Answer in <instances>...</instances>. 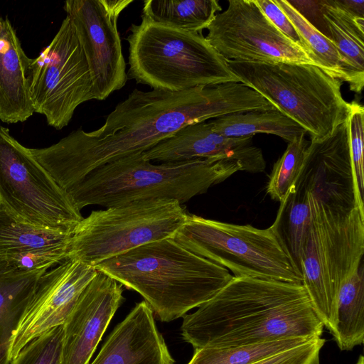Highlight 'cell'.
Listing matches in <instances>:
<instances>
[{
  "instance_id": "22",
  "label": "cell",
  "mask_w": 364,
  "mask_h": 364,
  "mask_svg": "<svg viewBox=\"0 0 364 364\" xmlns=\"http://www.w3.org/2000/svg\"><path fill=\"white\" fill-rule=\"evenodd\" d=\"M221 11L216 0H146L141 16L181 30L201 33Z\"/></svg>"
},
{
  "instance_id": "16",
  "label": "cell",
  "mask_w": 364,
  "mask_h": 364,
  "mask_svg": "<svg viewBox=\"0 0 364 364\" xmlns=\"http://www.w3.org/2000/svg\"><path fill=\"white\" fill-rule=\"evenodd\" d=\"M153 313L146 301L136 304L90 364H174Z\"/></svg>"
},
{
  "instance_id": "27",
  "label": "cell",
  "mask_w": 364,
  "mask_h": 364,
  "mask_svg": "<svg viewBox=\"0 0 364 364\" xmlns=\"http://www.w3.org/2000/svg\"><path fill=\"white\" fill-rule=\"evenodd\" d=\"M306 134L296 137L288 143L282 156L274 164L267 186L270 197L282 203L294 186L303 167L310 141Z\"/></svg>"
},
{
  "instance_id": "32",
  "label": "cell",
  "mask_w": 364,
  "mask_h": 364,
  "mask_svg": "<svg viewBox=\"0 0 364 364\" xmlns=\"http://www.w3.org/2000/svg\"><path fill=\"white\" fill-rule=\"evenodd\" d=\"M255 2L265 16L283 35L294 43L302 48L309 55L295 26L277 4L275 0H255Z\"/></svg>"
},
{
  "instance_id": "13",
  "label": "cell",
  "mask_w": 364,
  "mask_h": 364,
  "mask_svg": "<svg viewBox=\"0 0 364 364\" xmlns=\"http://www.w3.org/2000/svg\"><path fill=\"white\" fill-rule=\"evenodd\" d=\"M133 0H68L63 9L71 19L85 56L95 100H104L126 85L128 76L117 27Z\"/></svg>"
},
{
  "instance_id": "35",
  "label": "cell",
  "mask_w": 364,
  "mask_h": 364,
  "mask_svg": "<svg viewBox=\"0 0 364 364\" xmlns=\"http://www.w3.org/2000/svg\"><path fill=\"white\" fill-rule=\"evenodd\" d=\"M355 364H364V357L363 355L359 356L358 360Z\"/></svg>"
},
{
  "instance_id": "3",
  "label": "cell",
  "mask_w": 364,
  "mask_h": 364,
  "mask_svg": "<svg viewBox=\"0 0 364 364\" xmlns=\"http://www.w3.org/2000/svg\"><path fill=\"white\" fill-rule=\"evenodd\" d=\"M299 181L308 192L310 221L299 269L311 305L333 336L339 290L363 262L364 210L355 191L316 174Z\"/></svg>"
},
{
  "instance_id": "6",
  "label": "cell",
  "mask_w": 364,
  "mask_h": 364,
  "mask_svg": "<svg viewBox=\"0 0 364 364\" xmlns=\"http://www.w3.org/2000/svg\"><path fill=\"white\" fill-rule=\"evenodd\" d=\"M129 31L127 73L136 83L153 90L180 92L240 82L201 33L156 23L144 16Z\"/></svg>"
},
{
  "instance_id": "8",
  "label": "cell",
  "mask_w": 364,
  "mask_h": 364,
  "mask_svg": "<svg viewBox=\"0 0 364 364\" xmlns=\"http://www.w3.org/2000/svg\"><path fill=\"white\" fill-rule=\"evenodd\" d=\"M172 239L233 277L302 284L299 269L272 225L259 229L188 214Z\"/></svg>"
},
{
  "instance_id": "9",
  "label": "cell",
  "mask_w": 364,
  "mask_h": 364,
  "mask_svg": "<svg viewBox=\"0 0 364 364\" xmlns=\"http://www.w3.org/2000/svg\"><path fill=\"white\" fill-rule=\"evenodd\" d=\"M188 215L178 201L164 199L93 210L73 231L68 259L95 267L138 247L172 238Z\"/></svg>"
},
{
  "instance_id": "26",
  "label": "cell",
  "mask_w": 364,
  "mask_h": 364,
  "mask_svg": "<svg viewBox=\"0 0 364 364\" xmlns=\"http://www.w3.org/2000/svg\"><path fill=\"white\" fill-rule=\"evenodd\" d=\"M301 37L311 58L328 75L347 82L342 60L333 43L306 20L287 0H275Z\"/></svg>"
},
{
  "instance_id": "2",
  "label": "cell",
  "mask_w": 364,
  "mask_h": 364,
  "mask_svg": "<svg viewBox=\"0 0 364 364\" xmlns=\"http://www.w3.org/2000/svg\"><path fill=\"white\" fill-rule=\"evenodd\" d=\"M183 338L195 350L291 337H321L323 325L302 284L233 277L193 314H185Z\"/></svg>"
},
{
  "instance_id": "23",
  "label": "cell",
  "mask_w": 364,
  "mask_h": 364,
  "mask_svg": "<svg viewBox=\"0 0 364 364\" xmlns=\"http://www.w3.org/2000/svg\"><path fill=\"white\" fill-rule=\"evenodd\" d=\"M363 272L362 262L339 290L333 338L341 350H352L364 341Z\"/></svg>"
},
{
  "instance_id": "18",
  "label": "cell",
  "mask_w": 364,
  "mask_h": 364,
  "mask_svg": "<svg viewBox=\"0 0 364 364\" xmlns=\"http://www.w3.org/2000/svg\"><path fill=\"white\" fill-rule=\"evenodd\" d=\"M31 61L8 17H0V120L3 122H23L34 113L28 78Z\"/></svg>"
},
{
  "instance_id": "31",
  "label": "cell",
  "mask_w": 364,
  "mask_h": 364,
  "mask_svg": "<svg viewBox=\"0 0 364 364\" xmlns=\"http://www.w3.org/2000/svg\"><path fill=\"white\" fill-rule=\"evenodd\" d=\"M324 343L325 339L316 338L254 364H316Z\"/></svg>"
},
{
  "instance_id": "12",
  "label": "cell",
  "mask_w": 364,
  "mask_h": 364,
  "mask_svg": "<svg viewBox=\"0 0 364 364\" xmlns=\"http://www.w3.org/2000/svg\"><path fill=\"white\" fill-rule=\"evenodd\" d=\"M207 29L206 39L226 61L317 66L270 22L255 0H229L228 8L216 14Z\"/></svg>"
},
{
  "instance_id": "17",
  "label": "cell",
  "mask_w": 364,
  "mask_h": 364,
  "mask_svg": "<svg viewBox=\"0 0 364 364\" xmlns=\"http://www.w3.org/2000/svg\"><path fill=\"white\" fill-rule=\"evenodd\" d=\"M245 150L240 138L217 132L210 122L190 124L143 152L151 162L178 163L196 159L240 160Z\"/></svg>"
},
{
  "instance_id": "34",
  "label": "cell",
  "mask_w": 364,
  "mask_h": 364,
  "mask_svg": "<svg viewBox=\"0 0 364 364\" xmlns=\"http://www.w3.org/2000/svg\"><path fill=\"white\" fill-rule=\"evenodd\" d=\"M335 3L350 15L364 18V1L334 0Z\"/></svg>"
},
{
  "instance_id": "24",
  "label": "cell",
  "mask_w": 364,
  "mask_h": 364,
  "mask_svg": "<svg viewBox=\"0 0 364 364\" xmlns=\"http://www.w3.org/2000/svg\"><path fill=\"white\" fill-rule=\"evenodd\" d=\"M71 237L22 222L0 205V255L69 245Z\"/></svg>"
},
{
  "instance_id": "10",
  "label": "cell",
  "mask_w": 364,
  "mask_h": 364,
  "mask_svg": "<svg viewBox=\"0 0 364 364\" xmlns=\"http://www.w3.org/2000/svg\"><path fill=\"white\" fill-rule=\"evenodd\" d=\"M0 205L22 222L66 233L82 219L68 193L1 125Z\"/></svg>"
},
{
  "instance_id": "29",
  "label": "cell",
  "mask_w": 364,
  "mask_h": 364,
  "mask_svg": "<svg viewBox=\"0 0 364 364\" xmlns=\"http://www.w3.org/2000/svg\"><path fill=\"white\" fill-rule=\"evenodd\" d=\"M69 245L0 255V259L24 271H48L68 259Z\"/></svg>"
},
{
  "instance_id": "20",
  "label": "cell",
  "mask_w": 364,
  "mask_h": 364,
  "mask_svg": "<svg viewBox=\"0 0 364 364\" xmlns=\"http://www.w3.org/2000/svg\"><path fill=\"white\" fill-rule=\"evenodd\" d=\"M46 272L21 270L0 259V364H9L12 334Z\"/></svg>"
},
{
  "instance_id": "28",
  "label": "cell",
  "mask_w": 364,
  "mask_h": 364,
  "mask_svg": "<svg viewBox=\"0 0 364 364\" xmlns=\"http://www.w3.org/2000/svg\"><path fill=\"white\" fill-rule=\"evenodd\" d=\"M63 333L62 325L33 339L9 364H60Z\"/></svg>"
},
{
  "instance_id": "33",
  "label": "cell",
  "mask_w": 364,
  "mask_h": 364,
  "mask_svg": "<svg viewBox=\"0 0 364 364\" xmlns=\"http://www.w3.org/2000/svg\"><path fill=\"white\" fill-rule=\"evenodd\" d=\"M306 20L327 38L328 33L321 9V1H288Z\"/></svg>"
},
{
  "instance_id": "7",
  "label": "cell",
  "mask_w": 364,
  "mask_h": 364,
  "mask_svg": "<svg viewBox=\"0 0 364 364\" xmlns=\"http://www.w3.org/2000/svg\"><path fill=\"white\" fill-rule=\"evenodd\" d=\"M239 82L260 94L317 141L345 122L350 105L343 82L314 65L227 61Z\"/></svg>"
},
{
  "instance_id": "14",
  "label": "cell",
  "mask_w": 364,
  "mask_h": 364,
  "mask_svg": "<svg viewBox=\"0 0 364 364\" xmlns=\"http://www.w3.org/2000/svg\"><path fill=\"white\" fill-rule=\"evenodd\" d=\"M97 272L92 266L68 259L41 277L12 334L9 361L33 339L64 324Z\"/></svg>"
},
{
  "instance_id": "19",
  "label": "cell",
  "mask_w": 364,
  "mask_h": 364,
  "mask_svg": "<svg viewBox=\"0 0 364 364\" xmlns=\"http://www.w3.org/2000/svg\"><path fill=\"white\" fill-rule=\"evenodd\" d=\"M328 39L343 64L351 91L360 94L364 85V18L355 17L334 0H321Z\"/></svg>"
},
{
  "instance_id": "21",
  "label": "cell",
  "mask_w": 364,
  "mask_h": 364,
  "mask_svg": "<svg viewBox=\"0 0 364 364\" xmlns=\"http://www.w3.org/2000/svg\"><path fill=\"white\" fill-rule=\"evenodd\" d=\"M209 122L217 132L227 137H247L264 133L277 135L289 143L306 134L300 125L277 109L235 113Z\"/></svg>"
},
{
  "instance_id": "1",
  "label": "cell",
  "mask_w": 364,
  "mask_h": 364,
  "mask_svg": "<svg viewBox=\"0 0 364 364\" xmlns=\"http://www.w3.org/2000/svg\"><path fill=\"white\" fill-rule=\"evenodd\" d=\"M271 109L269 102L241 82L180 92L136 88L97 129L78 128L48 147L33 149L31 154L67 191L95 169L144 152L190 124Z\"/></svg>"
},
{
  "instance_id": "25",
  "label": "cell",
  "mask_w": 364,
  "mask_h": 364,
  "mask_svg": "<svg viewBox=\"0 0 364 364\" xmlns=\"http://www.w3.org/2000/svg\"><path fill=\"white\" fill-rule=\"evenodd\" d=\"M310 340L291 337L247 346L205 347L195 350L188 364H254Z\"/></svg>"
},
{
  "instance_id": "36",
  "label": "cell",
  "mask_w": 364,
  "mask_h": 364,
  "mask_svg": "<svg viewBox=\"0 0 364 364\" xmlns=\"http://www.w3.org/2000/svg\"><path fill=\"white\" fill-rule=\"evenodd\" d=\"M316 364H319V363H316Z\"/></svg>"
},
{
  "instance_id": "4",
  "label": "cell",
  "mask_w": 364,
  "mask_h": 364,
  "mask_svg": "<svg viewBox=\"0 0 364 364\" xmlns=\"http://www.w3.org/2000/svg\"><path fill=\"white\" fill-rule=\"evenodd\" d=\"M95 268L139 293L164 322L183 317L208 301L233 277L225 267L172 238L138 247Z\"/></svg>"
},
{
  "instance_id": "30",
  "label": "cell",
  "mask_w": 364,
  "mask_h": 364,
  "mask_svg": "<svg viewBox=\"0 0 364 364\" xmlns=\"http://www.w3.org/2000/svg\"><path fill=\"white\" fill-rule=\"evenodd\" d=\"M346 119L350 154L356 184L360 196H364L363 127L364 108L356 102L350 103Z\"/></svg>"
},
{
  "instance_id": "5",
  "label": "cell",
  "mask_w": 364,
  "mask_h": 364,
  "mask_svg": "<svg viewBox=\"0 0 364 364\" xmlns=\"http://www.w3.org/2000/svg\"><path fill=\"white\" fill-rule=\"evenodd\" d=\"M238 171L240 164L228 159L154 164L136 152L95 169L67 192L80 210L156 199L183 205Z\"/></svg>"
},
{
  "instance_id": "15",
  "label": "cell",
  "mask_w": 364,
  "mask_h": 364,
  "mask_svg": "<svg viewBox=\"0 0 364 364\" xmlns=\"http://www.w3.org/2000/svg\"><path fill=\"white\" fill-rule=\"evenodd\" d=\"M123 300L122 285L97 270L63 324L60 364H89Z\"/></svg>"
},
{
  "instance_id": "11",
  "label": "cell",
  "mask_w": 364,
  "mask_h": 364,
  "mask_svg": "<svg viewBox=\"0 0 364 364\" xmlns=\"http://www.w3.org/2000/svg\"><path fill=\"white\" fill-rule=\"evenodd\" d=\"M34 112L60 130L81 104L95 100L89 67L68 16L28 72Z\"/></svg>"
}]
</instances>
